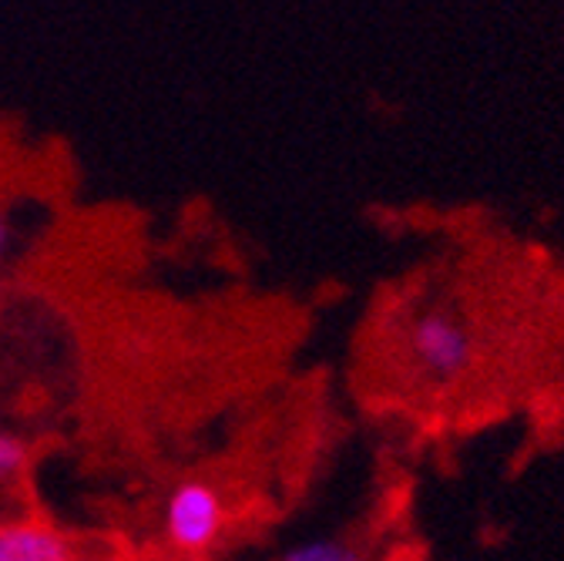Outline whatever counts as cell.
<instances>
[{"mask_svg": "<svg viewBox=\"0 0 564 561\" xmlns=\"http://www.w3.org/2000/svg\"><path fill=\"white\" fill-rule=\"evenodd\" d=\"M393 360L416 390L454 393L484 360L480 326L457 300L416 303L393 333Z\"/></svg>", "mask_w": 564, "mask_h": 561, "instance_id": "obj_1", "label": "cell"}, {"mask_svg": "<svg viewBox=\"0 0 564 561\" xmlns=\"http://www.w3.org/2000/svg\"><path fill=\"white\" fill-rule=\"evenodd\" d=\"M279 561H370V554L364 544L352 541H310L282 554Z\"/></svg>", "mask_w": 564, "mask_h": 561, "instance_id": "obj_4", "label": "cell"}, {"mask_svg": "<svg viewBox=\"0 0 564 561\" xmlns=\"http://www.w3.org/2000/svg\"><path fill=\"white\" fill-rule=\"evenodd\" d=\"M28 461H31L28 444L18 434L0 431V487L18 484L28 471Z\"/></svg>", "mask_w": 564, "mask_h": 561, "instance_id": "obj_5", "label": "cell"}, {"mask_svg": "<svg viewBox=\"0 0 564 561\" xmlns=\"http://www.w3.org/2000/svg\"><path fill=\"white\" fill-rule=\"evenodd\" d=\"M226 525L223 495L205 481H185L172 490L165 508V535L182 554H202L219 541Z\"/></svg>", "mask_w": 564, "mask_h": 561, "instance_id": "obj_2", "label": "cell"}, {"mask_svg": "<svg viewBox=\"0 0 564 561\" xmlns=\"http://www.w3.org/2000/svg\"><path fill=\"white\" fill-rule=\"evenodd\" d=\"M0 561H78V554L57 528L21 518L0 525Z\"/></svg>", "mask_w": 564, "mask_h": 561, "instance_id": "obj_3", "label": "cell"}, {"mask_svg": "<svg viewBox=\"0 0 564 561\" xmlns=\"http://www.w3.org/2000/svg\"><path fill=\"white\" fill-rule=\"evenodd\" d=\"M8 246H11V226H8L4 213H0V259L8 256Z\"/></svg>", "mask_w": 564, "mask_h": 561, "instance_id": "obj_6", "label": "cell"}]
</instances>
